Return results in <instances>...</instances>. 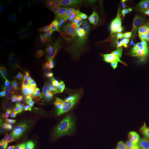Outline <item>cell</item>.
<instances>
[{"instance_id":"cell-11","label":"cell","mask_w":149,"mask_h":149,"mask_svg":"<svg viewBox=\"0 0 149 149\" xmlns=\"http://www.w3.org/2000/svg\"><path fill=\"white\" fill-rule=\"evenodd\" d=\"M13 25V20L9 8L1 3L0 11V33L3 34Z\"/></svg>"},{"instance_id":"cell-24","label":"cell","mask_w":149,"mask_h":149,"mask_svg":"<svg viewBox=\"0 0 149 149\" xmlns=\"http://www.w3.org/2000/svg\"><path fill=\"white\" fill-rule=\"evenodd\" d=\"M148 51H149V50H148Z\"/></svg>"},{"instance_id":"cell-3","label":"cell","mask_w":149,"mask_h":149,"mask_svg":"<svg viewBox=\"0 0 149 149\" xmlns=\"http://www.w3.org/2000/svg\"><path fill=\"white\" fill-rule=\"evenodd\" d=\"M3 101L16 111L26 115H37L44 111L42 104L31 97L3 93Z\"/></svg>"},{"instance_id":"cell-10","label":"cell","mask_w":149,"mask_h":149,"mask_svg":"<svg viewBox=\"0 0 149 149\" xmlns=\"http://www.w3.org/2000/svg\"><path fill=\"white\" fill-rule=\"evenodd\" d=\"M149 23V16L133 15L128 19L124 24L128 26L130 29L137 33L139 36L146 29Z\"/></svg>"},{"instance_id":"cell-8","label":"cell","mask_w":149,"mask_h":149,"mask_svg":"<svg viewBox=\"0 0 149 149\" xmlns=\"http://www.w3.org/2000/svg\"><path fill=\"white\" fill-rule=\"evenodd\" d=\"M109 134L107 125L104 123H97L93 126L88 135V139L93 145L99 146L107 140Z\"/></svg>"},{"instance_id":"cell-1","label":"cell","mask_w":149,"mask_h":149,"mask_svg":"<svg viewBox=\"0 0 149 149\" xmlns=\"http://www.w3.org/2000/svg\"><path fill=\"white\" fill-rule=\"evenodd\" d=\"M132 121L128 129L116 133L115 143L119 149H134L143 130L149 123V95L143 98L135 110L131 111Z\"/></svg>"},{"instance_id":"cell-12","label":"cell","mask_w":149,"mask_h":149,"mask_svg":"<svg viewBox=\"0 0 149 149\" xmlns=\"http://www.w3.org/2000/svg\"><path fill=\"white\" fill-rule=\"evenodd\" d=\"M133 6H118L113 3V13L116 17L124 24L128 19L133 16Z\"/></svg>"},{"instance_id":"cell-18","label":"cell","mask_w":149,"mask_h":149,"mask_svg":"<svg viewBox=\"0 0 149 149\" xmlns=\"http://www.w3.org/2000/svg\"><path fill=\"white\" fill-rule=\"evenodd\" d=\"M55 13L53 8H50L48 10V14L46 19V29L49 37H53L54 36V28L55 24Z\"/></svg>"},{"instance_id":"cell-7","label":"cell","mask_w":149,"mask_h":149,"mask_svg":"<svg viewBox=\"0 0 149 149\" xmlns=\"http://www.w3.org/2000/svg\"><path fill=\"white\" fill-rule=\"evenodd\" d=\"M88 107L91 113L97 115L108 114L111 111V108L102 98L99 91L89 97Z\"/></svg>"},{"instance_id":"cell-2","label":"cell","mask_w":149,"mask_h":149,"mask_svg":"<svg viewBox=\"0 0 149 149\" xmlns=\"http://www.w3.org/2000/svg\"><path fill=\"white\" fill-rule=\"evenodd\" d=\"M71 70L56 68L48 70L41 79V84L47 88L50 98L55 99L72 94L74 87L70 77Z\"/></svg>"},{"instance_id":"cell-19","label":"cell","mask_w":149,"mask_h":149,"mask_svg":"<svg viewBox=\"0 0 149 149\" xmlns=\"http://www.w3.org/2000/svg\"><path fill=\"white\" fill-rule=\"evenodd\" d=\"M81 55L79 51L72 52L68 55L67 64L71 68H76L81 64Z\"/></svg>"},{"instance_id":"cell-13","label":"cell","mask_w":149,"mask_h":149,"mask_svg":"<svg viewBox=\"0 0 149 149\" xmlns=\"http://www.w3.org/2000/svg\"><path fill=\"white\" fill-rule=\"evenodd\" d=\"M29 140V146L28 149H48L46 141L35 133L34 132H26Z\"/></svg>"},{"instance_id":"cell-4","label":"cell","mask_w":149,"mask_h":149,"mask_svg":"<svg viewBox=\"0 0 149 149\" xmlns=\"http://www.w3.org/2000/svg\"><path fill=\"white\" fill-rule=\"evenodd\" d=\"M147 53L141 46H138L128 56L124 63L128 75L132 77L146 78L149 68L147 65Z\"/></svg>"},{"instance_id":"cell-14","label":"cell","mask_w":149,"mask_h":149,"mask_svg":"<svg viewBox=\"0 0 149 149\" xmlns=\"http://www.w3.org/2000/svg\"><path fill=\"white\" fill-rule=\"evenodd\" d=\"M112 2L109 0H91L81 2L82 9L91 10H100L107 8Z\"/></svg>"},{"instance_id":"cell-23","label":"cell","mask_w":149,"mask_h":149,"mask_svg":"<svg viewBox=\"0 0 149 149\" xmlns=\"http://www.w3.org/2000/svg\"><path fill=\"white\" fill-rule=\"evenodd\" d=\"M146 79V81H148V82L149 83V75H148V77H147L146 78V79Z\"/></svg>"},{"instance_id":"cell-9","label":"cell","mask_w":149,"mask_h":149,"mask_svg":"<svg viewBox=\"0 0 149 149\" xmlns=\"http://www.w3.org/2000/svg\"><path fill=\"white\" fill-rule=\"evenodd\" d=\"M104 100L107 102L112 109H121L126 107L130 102V98L128 93H119L115 91L107 95Z\"/></svg>"},{"instance_id":"cell-21","label":"cell","mask_w":149,"mask_h":149,"mask_svg":"<svg viewBox=\"0 0 149 149\" xmlns=\"http://www.w3.org/2000/svg\"><path fill=\"white\" fill-rule=\"evenodd\" d=\"M139 37L143 47L147 50H149V23L143 33Z\"/></svg>"},{"instance_id":"cell-20","label":"cell","mask_w":149,"mask_h":149,"mask_svg":"<svg viewBox=\"0 0 149 149\" xmlns=\"http://www.w3.org/2000/svg\"><path fill=\"white\" fill-rule=\"evenodd\" d=\"M17 10L19 15H26L31 11V3L26 1H19L17 3L16 5Z\"/></svg>"},{"instance_id":"cell-15","label":"cell","mask_w":149,"mask_h":149,"mask_svg":"<svg viewBox=\"0 0 149 149\" xmlns=\"http://www.w3.org/2000/svg\"><path fill=\"white\" fill-rule=\"evenodd\" d=\"M133 14L136 16H149V0L137 1L133 6Z\"/></svg>"},{"instance_id":"cell-22","label":"cell","mask_w":149,"mask_h":149,"mask_svg":"<svg viewBox=\"0 0 149 149\" xmlns=\"http://www.w3.org/2000/svg\"><path fill=\"white\" fill-rule=\"evenodd\" d=\"M136 2L137 1L134 0H118L113 1V3L118 6H133Z\"/></svg>"},{"instance_id":"cell-17","label":"cell","mask_w":149,"mask_h":149,"mask_svg":"<svg viewBox=\"0 0 149 149\" xmlns=\"http://www.w3.org/2000/svg\"><path fill=\"white\" fill-rule=\"evenodd\" d=\"M82 9L81 3H69L66 8V19L68 22H72L79 14L80 10Z\"/></svg>"},{"instance_id":"cell-16","label":"cell","mask_w":149,"mask_h":149,"mask_svg":"<svg viewBox=\"0 0 149 149\" xmlns=\"http://www.w3.org/2000/svg\"><path fill=\"white\" fill-rule=\"evenodd\" d=\"M133 77L130 75H126L122 79L119 81H115V82L111 83L113 85V88L116 92L119 93H125L127 91L130 86L131 85L132 81H133Z\"/></svg>"},{"instance_id":"cell-6","label":"cell","mask_w":149,"mask_h":149,"mask_svg":"<svg viewBox=\"0 0 149 149\" xmlns=\"http://www.w3.org/2000/svg\"><path fill=\"white\" fill-rule=\"evenodd\" d=\"M126 75H128L127 72L124 64H117L111 65L99 70L96 74V77L100 81L111 80L115 82Z\"/></svg>"},{"instance_id":"cell-5","label":"cell","mask_w":149,"mask_h":149,"mask_svg":"<svg viewBox=\"0 0 149 149\" xmlns=\"http://www.w3.org/2000/svg\"><path fill=\"white\" fill-rule=\"evenodd\" d=\"M19 48L24 53L30 57L35 59L39 58L42 50L41 30H37L31 33L25 39H23L19 44Z\"/></svg>"}]
</instances>
